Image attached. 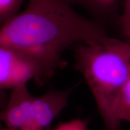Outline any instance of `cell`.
Wrapping results in <instances>:
<instances>
[{"instance_id":"6da1fadb","label":"cell","mask_w":130,"mask_h":130,"mask_svg":"<svg viewBox=\"0 0 130 130\" xmlns=\"http://www.w3.org/2000/svg\"><path fill=\"white\" fill-rule=\"evenodd\" d=\"M108 36L104 27L74 10L69 0H29L25 10L2 25L0 46L33 57L46 80L66 62L63 54L78 43H94Z\"/></svg>"},{"instance_id":"7a4b0ae2","label":"cell","mask_w":130,"mask_h":130,"mask_svg":"<svg viewBox=\"0 0 130 130\" xmlns=\"http://www.w3.org/2000/svg\"><path fill=\"white\" fill-rule=\"evenodd\" d=\"M75 68L92 92L105 130H121L115 115L118 94L130 71V43L107 36L94 43L74 46Z\"/></svg>"},{"instance_id":"3957f363","label":"cell","mask_w":130,"mask_h":130,"mask_svg":"<svg viewBox=\"0 0 130 130\" xmlns=\"http://www.w3.org/2000/svg\"><path fill=\"white\" fill-rule=\"evenodd\" d=\"M35 79L39 86L46 82L43 67L33 57L18 49L0 46V88L13 89Z\"/></svg>"},{"instance_id":"277c9868","label":"cell","mask_w":130,"mask_h":130,"mask_svg":"<svg viewBox=\"0 0 130 130\" xmlns=\"http://www.w3.org/2000/svg\"><path fill=\"white\" fill-rule=\"evenodd\" d=\"M77 86L64 90L51 89L35 96L30 119L23 130H48L54 119L67 107L70 95Z\"/></svg>"},{"instance_id":"5b68a950","label":"cell","mask_w":130,"mask_h":130,"mask_svg":"<svg viewBox=\"0 0 130 130\" xmlns=\"http://www.w3.org/2000/svg\"><path fill=\"white\" fill-rule=\"evenodd\" d=\"M35 96L27 84L16 86L13 89L6 108L1 112L0 118L7 128L23 130L30 119Z\"/></svg>"},{"instance_id":"8992f818","label":"cell","mask_w":130,"mask_h":130,"mask_svg":"<svg viewBox=\"0 0 130 130\" xmlns=\"http://www.w3.org/2000/svg\"><path fill=\"white\" fill-rule=\"evenodd\" d=\"M72 4L83 7L94 18L95 21L104 23H119L120 6L125 0H69Z\"/></svg>"},{"instance_id":"52a82bcc","label":"cell","mask_w":130,"mask_h":130,"mask_svg":"<svg viewBox=\"0 0 130 130\" xmlns=\"http://www.w3.org/2000/svg\"><path fill=\"white\" fill-rule=\"evenodd\" d=\"M130 110V71L125 82L120 90L115 105V115L120 122L119 118L125 112Z\"/></svg>"},{"instance_id":"ba28073f","label":"cell","mask_w":130,"mask_h":130,"mask_svg":"<svg viewBox=\"0 0 130 130\" xmlns=\"http://www.w3.org/2000/svg\"><path fill=\"white\" fill-rule=\"evenodd\" d=\"M25 0H0V23L4 25L18 14Z\"/></svg>"},{"instance_id":"9c48e42d","label":"cell","mask_w":130,"mask_h":130,"mask_svg":"<svg viewBox=\"0 0 130 130\" xmlns=\"http://www.w3.org/2000/svg\"><path fill=\"white\" fill-rule=\"evenodd\" d=\"M119 24L122 35L128 41L130 39V0H125Z\"/></svg>"},{"instance_id":"30bf717a","label":"cell","mask_w":130,"mask_h":130,"mask_svg":"<svg viewBox=\"0 0 130 130\" xmlns=\"http://www.w3.org/2000/svg\"><path fill=\"white\" fill-rule=\"evenodd\" d=\"M54 130H87V121L76 119L61 123Z\"/></svg>"},{"instance_id":"8fae6325","label":"cell","mask_w":130,"mask_h":130,"mask_svg":"<svg viewBox=\"0 0 130 130\" xmlns=\"http://www.w3.org/2000/svg\"><path fill=\"white\" fill-rule=\"evenodd\" d=\"M120 121H121V122L122 121H126L130 122V110H128L123 113L122 115L120 116L119 118Z\"/></svg>"},{"instance_id":"7c38bea8","label":"cell","mask_w":130,"mask_h":130,"mask_svg":"<svg viewBox=\"0 0 130 130\" xmlns=\"http://www.w3.org/2000/svg\"><path fill=\"white\" fill-rule=\"evenodd\" d=\"M1 130H16L14 129H12V128H5V129H2Z\"/></svg>"}]
</instances>
